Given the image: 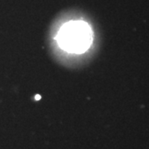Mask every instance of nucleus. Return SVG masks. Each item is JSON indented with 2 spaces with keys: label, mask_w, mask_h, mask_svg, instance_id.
Instances as JSON below:
<instances>
[{
  "label": "nucleus",
  "mask_w": 149,
  "mask_h": 149,
  "mask_svg": "<svg viewBox=\"0 0 149 149\" xmlns=\"http://www.w3.org/2000/svg\"><path fill=\"white\" fill-rule=\"evenodd\" d=\"M59 46L70 53L85 52L92 42L90 26L82 21H70L64 24L56 36Z\"/></svg>",
  "instance_id": "nucleus-1"
}]
</instances>
